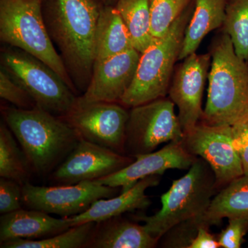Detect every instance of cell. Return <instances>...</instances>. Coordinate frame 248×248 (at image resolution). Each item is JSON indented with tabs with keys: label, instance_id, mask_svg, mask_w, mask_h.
Instances as JSON below:
<instances>
[{
	"label": "cell",
	"instance_id": "obj_10",
	"mask_svg": "<svg viewBox=\"0 0 248 248\" xmlns=\"http://www.w3.org/2000/svg\"><path fill=\"white\" fill-rule=\"evenodd\" d=\"M61 117L76 130L80 140L125 155L129 111L120 103L76 104L69 113Z\"/></svg>",
	"mask_w": 248,
	"mask_h": 248
},
{
	"label": "cell",
	"instance_id": "obj_30",
	"mask_svg": "<svg viewBox=\"0 0 248 248\" xmlns=\"http://www.w3.org/2000/svg\"><path fill=\"white\" fill-rule=\"evenodd\" d=\"M232 133L244 174L248 175V117L232 125Z\"/></svg>",
	"mask_w": 248,
	"mask_h": 248
},
{
	"label": "cell",
	"instance_id": "obj_20",
	"mask_svg": "<svg viewBox=\"0 0 248 248\" xmlns=\"http://www.w3.org/2000/svg\"><path fill=\"white\" fill-rule=\"evenodd\" d=\"M132 48L131 37L118 11L115 6L102 5L96 29L94 63Z\"/></svg>",
	"mask_w": 248,
	"mask_h": 248
},
{
	"label": "cell",
	"instance_id": "obj_16",
	"mask_svg": "<svg viewBox=\"0 0 248 248\" xmlns=\"http://www.w3.org/2000/svg\"><path fill=\"white\" fill-rule=\"evenodd\" d=\"M71 228L67 217L55 218L32 209H19L0 218V244L16 239H45Z\"/></svg>",
	"mask_w": 248,
	"mask_h": 248
},
{
	"label": "cell",
	"instance_id": "obj_6",
	"mask_svg": "<svg viewBox=\"0 0 248 248\" xmlns=\"http://www.w3.org/2000/svg\"><path fill=\"white\" fill-rule=\"evenodd\" d=\"M44 0H0V40L43 62L78 94L46 26Z\"/></svg>",
	"mask_w": 248,
	"mask_h": 248
},
{
	"label": "cell",
	"instance_id": "obj_3",
	"mask_svg": "<svg viewBox=\"0 0 248 248\" xmlns=\"http://www.w3.org/2000/svg\"><path fill=\"white\" fill-rule=\"evenodd\" d=\"M209 53L208 96L200 122L232 126L248 117V61L236 53L223 31L214 38Z\"/></svg>",
	"mask_w": 248,
	"mask_h": 248
},
{
	"label": "cell",
	"instance_id": "obj_4",
	"mask_svg": "<svg viewBox=\"0 0 248 248\" xmlns=\"http://www.w3.org/2000/svg\"><path fill=\"white\" fill-rule=\"evenodd\" d=\"M194 6L193 0L168 32L141 53L135 78L121 104L133 108L166 97Z\"/></svg>",
	"mask_w": 248,
	"mask_h": 248
},
{
	"label": "cell",
	"instance_id": "obj_11",
	"mask_svg": "<svg viewBox=\"0 0 248 248\" xmlns=\"http://www.w3.org/2000/svg\"><path fill=\"white\" fill-rule=\"evenodd\" d=\"M121 191V187L93 181L53 186H35L29 182L22 186V202L27 209L70 217L84 213L96 201L115 197Z\"/></svg>",
	"mask_w": 248,
	"mask_h": 248
},
{
	"label": "cell",
	"instance_id": "obj_25",
	"mask_svg": "<svg viewBox=\"0 0 248 248\" xmlns=\"http://www.w3.org/2000/svg\"><path fill=\"white\" fill-rule=\"evenodd\" d=\"M222 28L231 37L236 53L248 61V0H227Z\"/></svg>",
	"mask_w": 248,
	"mask_h": 248
},
{
	"label": "cell",
	"instance_id": "obj_15",
	"mask_svg": "<svg viewBox=\"0 0 248 248\" xmlns=\"http://www.w3.org/2000/svg\"><path fill=\"white\" fill-rule=\"evenodd\" d=\"M135 158V161L124 169L93 182L121 187V192H123L143 178L162 175L168 170H188L198 157L186 151L182 142L172 141L158 151L138 155Z\"/></svg>",
	"mask_w": 248,
	"mask_h": 248
},
{
	"label": "cell",
	"instance_id": "obj_28",
	"mask_svg": "<svg viewBox=\"0 0 248 248\" xmlns=\"http://www.w3.org/2000/svg\"><path fill=\"white\" fill-rule=\"evenodd\" d=\"M22 186L6 178H0V213L5 215L22 209Z\"/></svg>",
	"mask_w": 248,
	"mask_h": 248
},
{
	"label": "cell",
	"instance_id": "obj_9",
	"mask_svg": "<svg viewBox=\"0 0 248 248\" xmlns=\"http://www.w3.org/2000/svg\"><path fill=\"white\" fill-rule=\"evenodd\" d=\"M181 142L186 151L208 163L215 174L217 190L244 175L231 125H210L200 122L184 134Z\"/></svg>",
	"mask_w": 248,
	"mask_h": 248
},
{
	"label": "cell",
	"instance_id": "obj_17",
	"mask_svg": "<svg viewBox=\"0 0 248 248\" xmlns=\"http://www.w3.org/2000/svg\"><path fill=\"white\" fill-rule=\"evenodd\" d=\"M159 181L160 175L143 178L128 190L111 198L96 201L84 213L67 218L73 227L89 222L102 221L125 213L146 209L151 205L146 191L149 187L157 186Z\"/></svg>",
	"mask_w": 248,
	"mask_h": 248
},
{
	"label": "cell",
	"instance_id": "obj_26",
	"mask_svg": "<svg viewBox=\"0 0 248 248\" xmlns=\"http://www.w3.org/2000/svg\"><path fill=\"white\" fill-rule=\"evenodd\" d=\"M193 0H150L151 32L155 39L164 36Z\"/></svg>",
	"mask_w": 248,
	"mask_h": 248
},
{
	"label": "cell",
	"instance_id": "obj_1",
	"mask_svg": "<svg viewBox=\"0 0 248 248\" xmlns=\"http://www.w3.org/2000/svg\"><path fill=\"white\" fill-rule=\"evenodd\" d=\"M97 0H44L46 26L58 47L78 93H84L92 77L98 19Z\"/></svg>",
	"mask_w": 248,
	"mask_h": 248
},
{
	"label": "cell",
	"instance_id": "obj_5",
	"mask_svg": "<svg viewBox=\"0 0 248 248\" xmlns=\"http://www.w3.org/2000/svg\"><path fill=\"white\" fill-rule=\"evenodd\" d=\"M217 190L213 170L198 157L185 175L173 181L169 190L161 196V208L157 213L135 218L159 241L173 227L203 217Z\"/></svg>",
	"mask_w": 248,
	"mask_h": 248
},
{
	"label": "cell",
	"instance_id": "obj_29",
	"mask_svg": "<svg viewBox=\"0 0 248 248\" xmlns=\"http://www.w3.org/2000/svg\"><path fill=\"white\" fill-rule=\"evenodd\" d=\"M248 232V218H230L228 224L217 236L222 248H240Z\"/></svg>",
	"mask_w": 248,
	"mask_h": 248
},
{
	"label": "cell",
	"instance_id": "obj_8",
	"mask_svg": "<svg viewBox=\"0 0 248 248\" xmlns=\"http://www.w3.org/2000/svg\"><path fill=\"white\" fill-rule=\"evenodd\" d=\"M174 103L166 97L130 108L125 134V155L135 157L161 144L184 138Z\"/></svg>",
	"mask_w": 248,
	"mask_h": 248
},
{
	"label": "cell",
	"instance_id": "obj_2",
	"mask_svg": "<svg viewBox=\"0 0 248 248\" xmlns=\"http://www.w3.org/2000/svg\"><path fill=\"white\" fill-rule=\"evenodd\" d=\"M3 120L14 134L32 172L50 175L79 141V135L61 117L40 108L1 106Z\"/></svg>",
	"mask_w": 248,
	"mask_h": 248
},
{
	"label": "cell",
	"instance_id": "obj_31",
	"mask_svg": "<svg viewBox=\"0 0 248 248\" xmlns=\"http://www.w3.org/2000/svg\"><path fill=\"white\" fill-rule=\"evenodd\" d=\"M208 225H201L188 248H221L218 239L209 231Z\"/></svg>",
	"mask_w": 248,
	"mask_h": 248
},
{
	"label": "cell",
	"instance_id": "obj_14",
	"mask_svg": "<svg viewBox=\"0 0 248 248\" xmlns=\"http://www.w3.org/2000/svg\"><path fill=\"white\" fill-rule=\"evenodd\" d=\"M141 53L136 49L119 54L94 64L89 86L78 104L120 103L133 83Z\"/></svg>",
	"mask_w": 248,
	"mask_h": 248
},
{
	"label": "cell",
	"instance_id": "obj_23",
	"mask_svg": "<svg viewBox=\"0 0 248 248\" xmlns=\"http://www.w3.org/2000/svg\"><path fill=\"white\" fill-rule=\"evenodd\" d=\"M14 134L4 122L0 124V177L22 186L30 182L32 171Z\"/></svg>",
	"mask_w": 248,
	"mask_h": 248
},
{
	"label": "cell",
	"instance_id": "obj_7",
	"mask_svg": "<svg viewBox=\"0 0 248 248\" xmlns=\"http://www.w3.org/2000/svg\"><path fill=\"white\" fill-rule=\"evenodd\" d=\"M0 60L1 66L30 94L37 107L63 117L76 107L78 94L43 62L9 46L1 49Z\"/></svg>",
	"mask_w": 248,
	"mask_h": 248
},
{
	"label": "cell",
	"instance_id": "obj_12",
	"mask_svg": "<svg viewBox=\"0 0 248 248\" xmlns=\"http://www.w3.org/2000/svg\"><path fill=\"white\" fill-rule=\"evenodd\" d=\"M211 64L210 53L192 54L174 70L169 89V98L177 108L184 134L202 120L203 91Z\"/></svg>",
	"mask_w": 248,
	"mask_h": 248
},
{
	"label": "cell",
	"instance_id": "obj_32",
	"mask_svg": "<svg viewBox=\"0 0 248 248\" xmlns=\"http://www.w3.org/2000/svg\"><path fill=\"white\" fill-rule=\"evenodd\" d=\"M97 1L102 5H106V6H115L118 0H97Z\"/></svg>",
	"mask_w": 248,
	"mask_h": 248
},
{
	"label": "cell",
	"instance_id": "obj_19",
	"mask_svg": "<svg viewBox=\"0 0 248 248\" xmlns=\"http://www.w3.org/2000/svg\"><path fill=\"white\" fill-rule=\"evenodd\" d=\"M193 12L185 31L179 60L197 53L203 39L212 31L223 27L227 0H194Z\"/></svg>",
	"mask_w": 248,
	"mask_h": 248
},
{
	"label": "cell",
	"instance_id": "obj_27",
	"mask_svg": "<svg viewBox=\"0 0 248 248\" xmlns=\"http://www.w3.org/2000/svg\"><path fill=\"white\" fill-rule=\"evenodd\" d=\"M0 97L19 109L37 107L32 98L4 68H0Z\"/></svg>",
	"mask_w": 248,
	"mask_h": 248
},
{
	"label": "cell",
	"instance_id": "obj_21",
	"mask_svg": "<svg viewBox=\"0 0 248 248\" xmlns=\"http://www.w3.org/2000/svg\"><path fill=\"white\" fill-rule=\"evenodd\" d=\"M248 218V175L244 174L221 189L212 200L203 217L208 226L218 224L223 218Z\"/></svg>",
	"mask_w": 248,
	"mask_h": 248
},
{
	"label": "cell",
	"instance_id": "obj_13",
	"mask_svg": "<svg viewBox=\"0 0 248 248\" xmlns=\"http://www.w3.org/2000/svg\"><path fill=\"white\" fill-rule=\"evenodd\" d=\"M135 158L80 140L48 179L55 185H72L102 179L128 166Z\"/></svg>",
	"mask_w": 248,
	"mask_h": 248
},
{
	"label": "cell",
	"instance_id": "obj_18",
	"mask_svg": "<svg viewBox=\"0 0 248 248\" xmlns=\"http://www.w3.org/2000/svg\"><path fill=\"white\" fill-rule=\"evenodd\" d=\"M158 240L123 215L96 222L84 248H153Z\"/></svg>",
	"mask_w": 248,
	"mask_h": 248
},
{
	"label": "cell",
	"instance_id": "obj_22",
	"mask_svg": "<svg viewBox=\"0 0 248 248\" xmlns=\"http://www.w3.org/2000/svg\"><path fill=\"white\" fill-rule=\"evenodd\" d=\"M115 7L128 29L134 48L143 53L155 40L151 32L150 0H118Z\"/></svg>",
	"mask_w": 248,
	"mask_h": 248
},
{
	"label": "cell",
	"instance_id": "obj_24",
	"mask_svg": "<svg viewBox=\"0 0 248 248\" xmlns=\"http://www.w3.org/2000/svg\"><path fill=\"white\" fill-rule=\"evenodd\" d=\"M96 222L73 226L45 239H16L0 244L1 248H84Z\"/></svg>",
	"mask_w": 248,
	"mask_h": 248
}]
</instances>
